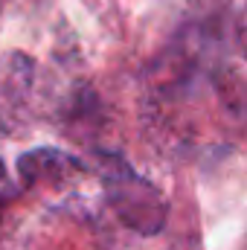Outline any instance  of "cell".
<instances>
[{
  "label": "cell",
  "instance_id": "7a4b0ae2",
  "mask_svg": "<svg viewBox=\"0 0 247 250\" xmlns=\"http://www.w3.org/2000/svg\"><path fill=\"white\" fill-rule=\"evenodd\" d=\"M35 84V62L26 53H6L0 59V137L12 134Z\"/></svg>",
  "mask_w": 247,
  "mask_h": 250
},
{
  "label": "cell",
  "instance_id": "6da1fadb",
  "mask_svg": "<svg viewBox=\"0 0 247 250\" xmlns=\"http://www.w3.org/2000/svg\"><path fill=\"white\" fill-rule=\"evenodd\" d=\"M102 187L114 215L140 236H154L163 230L169 207L160 189L134 172L123 157L108 154L102 160Z\"/></svg>",
  "mask_w": 247,
  "mask_h": 250
},
{
  "label": "cell",
  "instance_id": "3957f363",
  "mask_svg": "<svg viewBox=\"0 0 247 250\" xmlns=\"http://www.w3.org/2000/svg\"><path fill=\"white\" fill-rule=\"evenodd\" d=\"M84 166L79 157L59 151V148H35L26 151L18 160V175L26 187H47V184H64L76 175H82Z\"/></svg>",
  "mask_w": 247,
  "mask_h": 250
},
{
  "label": "cell",
  "instance_id": "277c9868",
  "mask_svg": "<svg viewBox=\"0 0 247 250\" xmlns=\"http://www.w3.org/2000/svg\"><path fill=\"white\" fill-rule=\"evenodd\" d=\"M15 195H18L15 181L9 178V172H6V166H3V160H0V221H3V215H6V209H9V204L15 201Z\"/></svg>",
  "mask_w": 247,
  "mask_h": 250
}]
</instances>
